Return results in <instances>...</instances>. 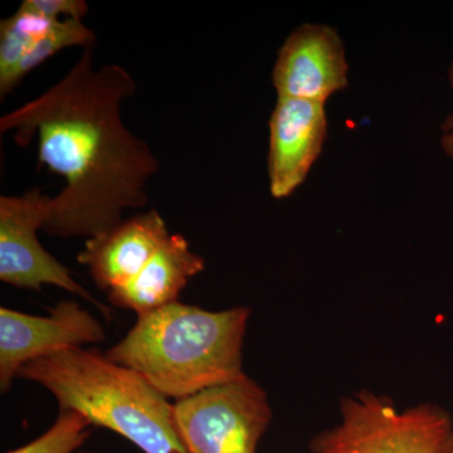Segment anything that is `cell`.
Returning <instances> with one entry per match:
<instances>
[{
    "label": "cell",
    "instance_id": "1",
    "mask_svg": "<svg viewBox=\"0 0 453 453\" xmlns=\"http://www.w3.org/2000/svg\"><path fill=\"white\" fill-rule=\"evenodd\" d=\"M136 89L127 68H95L94 49L83 50L58 82L0 118V131H16L18 145L35 136L40 163L65 179L50 198L47 234L88 240L120 223L125 211L148 205L146 188L160 163L121 118Z\"/></svg>",
    "mask_w": 453,
    "mask_h": 453
},
{
    "label": "cell",
    "instance_id": "2",
    "mask_svg": "<svg viewBox=\"0 0 453 453\" xmlns=\"http://www.w3.org/2000/svg\"><path fill=\"white\" fill-rule=\"evenodd\" d=\"M250 316L251 309L243 306L208 311L177 301L138 316L105 356L178 402L246 375L242 349Z\"/></svg>",
    "mask_w": 453,
    "mask_h": 453
},
{
    "label": "cell",
    "instance_id": "3",
    "mask_svg": "<svg viewBox=\"0 0 453 453\" xmlns=\"http://www.w3.org/2000/svg\"><path fill=\"white\" fill-rule=\"evenodd\" d=\"M17 380L40 384L55 396L59 411L81 413L142 452L188 453L168 399L96 349L68 348L38 357L19 369Z\"/></svg>",
    "mask_w": 453,
    "mask_h": 453
},
{
    "label": "cell",
    "instance_id": "4",
    "mask_svg": "<svg viewBox=\"0 0 453 453\" xmlns=\"http://www.w3.org/2000/svg\"><path fill=\"white\" fill-rule=\"evenodd\" d=\"M342 421L312 438L314 453H441L453 429L440 405L398 410L389 396L359 390L340 402Z\"/></svg>",
    "mask_w": 453,
    "mask_h": 453
},
{
    "label": "cell",
    "instance_id": "5",
    "mask_svg": "<svg viewBox=\"0 0 453 453\" xmlns=\"http://www.w3.org/2000/svg\"><path fill=\"white\" fill-rule=\"evenodd\" d=\"M173 418L188 453H257L273 411L267 393L246 374L175 402Z\"/></svg>",
    "mask_w": 453,
    "mask_h": 453
},
{
    "label": "cell",
    "instance_id": "6",
    "mask_svg": "<svg viewBox=\"0 0 453 453\" xmlns=\"http://www.w3.org/2000/svg\"><path fill=\"white\" fill-rule=\"evenodd\" d=\"M50 198L41 188H33L22 196H0V281L35 291H41L43 285L57 286L109 316L110 310L40 242L38 231L49 219Z\"/></svg>",
    "mask_w": 453,
    "mask_h": 453
},
{
    "label": "cell",
    "instance_id": "7",
    "mask_svg": "<svg viewBox=\"0 0 453 453\" xmlns=\"http://www.w3.org/2000/svg\"><path fill=\"white\" fill-rule=\"evenodd\" d=\"M105 339L100 321L76 301H61L49 316L0 308V390L8 392L19 369L32 360Z\"/></svg>",
    "mask_w": 453,
    "mask_h": 453
},
{
    "label": "cell",
    "instance_id": "8",
    "mask_svg": "<svg viewBox=\"0 0 453 453\" xmlns=\"http://www.w3.org/2000/svg\"><path fill=\"white\" fill-rule=\"evenodd\" d=\"M349 65L335 29L303 25L286 38L273 73L279 97L325 104L348 88Z\"/></svg>",
    "mask_w": 453,
    "mask_h": 453
},
{
    "label": "cell",
    "instance_id": "9",
    "mask_svg": "<svg viewBox=\"0 0 453 453\" xmlns=\"http://www.w3.org/2000/svg\"><path fill=\"white\" fill-rule=\"evenodd\" d=\"M327 134L325 104L277 97L270 119L267 172L273 198L290 196L308 177Z\"/></svg>",
    "mask_w": 453,
    "mask_h": 453
},
{
    "label": "cell",
    "instance_id": "10",
    "mask_svg": "<svg viewBox=\"0 0 453 453\" xmlns=\"http://www.w3.org/2000/svg\"><path fill=\"white\" fill-rule=\"evenodd\" d=\"M169 237L162 214L149 210L86 240L77 261L107 294L138 275Z\"/></svg>",
    "mask_w": 453,
    "mask_h": 453
},
{
    "label": "cell",
    "instance_id": "11",
    "mask_svg": "<svg viewBox=\"0 0 453 453\" xmlns=\"http://www.w3.org/2000/svg\"><path fill=\"white\" fill-rule=\"evenodd\" d=\"M204 266V258L190 250L183 235L170 234L138 275L107 292V297L116 308L131 310L138 316L148 314L177 303L190 279Z\"/></svg>",
    "mask_w": 453,
    "mask_h": 453
},
{
    "label": "cell",
    "instance_id": "12",
    "mask_svg": "<svg viewBox=\"0 0 453 453\" xmlns=\"http://www.w3.org/2000/svg\"><path fill=\"white\" fill-rule=\"evenodd\" d=\"M96 35L85 26L81 18H68L56 22L49 32L41 38L29 52L23 57L16 70L4 82L0 83V98L4 100L20 85L27 74L35 68L65 49L82 47L83 50L95 49Z\"/></svg>",
    "mask_w": 453,
    "mask_h": 453
},
{
    "label": "cell",
    "instance_id": "13",
    "mask_svg": "<svg viewBox=\"0 0 453 453\" xmlns=\"http://www.w3.org/2000/svg\"><path fill=\"white\" fill-rule=\"evenodd\" d=\"M56 22L35 13L23 2L16 13L2 19L0 22V83L4 82L11 76L23 57Z\"/></svg>",
    "mask_w": 453,
    "mask_h": 453
},
{
    "label": "cell",
    "instance_id": "14",
    "mask_svg": "<svg viewBox=\"0 0 453 453\" xmlns=\"http://www.w3.org/2000/svg\"><path fill=\"white\" fill-rule=\"evenodd\" d=\"M92 425L81 413L59 411L52 427L26 446L7 453H74L88 441Z\"/></svg>",
    "mask_w": 453,
    "mask_h": 453
},
{
    "label": "cell",
    "instance_id": "15",
    "mask_svg": "<svg viewBox=\"0 0 453 453\" xmlns=\"http://www.w3.org/2000/svg\"><path fill=\"white\" fill-rule=\"evenodd\" d=\"M23 3L40 16L47 19L62 20L68 18H81L88 14V5L85 0H23Z\"/></svg>",
    "mask_w": 453,
    "mask_h": 453
},
{
    "label": "cell",
    "instance_id": "16",
    "mask_svg": "<svg viewBox=\"0 0 453 453\" xmlns=\"http://www.w3.org/2000/svg\"><path fill=\"white\" fill-rule=\"evenodd\" d=\"M449 79L453 88V64L449 67ZM442 130L443 136L441 139V144H442L446 154L453 160V115H449L446 121L443 122Z\"/></svg>",
    "mask_w": 453,
    "mask_h": 453
},
{
    "label": "cell",
    "instance_id": "17",
    "mask_svg": "<svg viewBox=\"0 0 453 453\" xmlns=\"http://www.w3.org/2000/svg\"><path fill=\"white\" fill-rule=\"evenodd\" d=\"M441 453H453V429L451 434H449V436L447 437L445 443H443Z\"/></svg>",
    "mask_w": 453,
    "mask_h": 453
},
{
    "label": "cell",
    "instance_id": "18",
    "mask_svg": "<svg viewBox=\"0 0 453 453\" xmlns=\"http://www.w3.org/2000/svg\"><path fill=\"white\" fill-rule=\"evenodd\" d=\"M81 453H83V452H81Z\"/></svg>",
    "mask_w": 453,
    "mask_h": 453
}]
</instances>
